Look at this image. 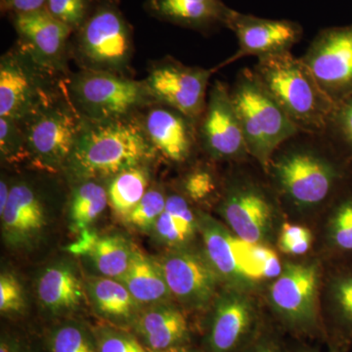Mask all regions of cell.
Instances as JSON below:
<instances>
[{"instance_id": "obj_32", "label": "cell", "mask_w": 352, "mask_h": 352, "mask_svg": "<svg viewBox=\"0 0 352 352\" xmlns=\"http://www.w3.org/2000/svg\"><path fill=\"white\" fill-rule=\"evenodd\" d=\"M50 352H97L94 329L82 322H62L51 330L47 338Z\"/></svg>"}, {"instance_id": "obj_40", "label": "cell", "mask_w": 352, "mask_h": 352, "mask_svg": "<svg viewBox=\"0 0 352 352\" xmlns=\"http://www.w3.org/2000/svg\"><path fill=\"white\" fill-rule=\"evenodd\" d=\"M251 259L256 282L276 279L283 270V266L280 263L276 252L263 244H252Z\"/></svg>"}, {"instance_id": "obj_30", "label": "cell", "mask_w": 352, "mask_h": 352, "mask_svg": "<svg viewBox=\"0 0 352 352\" xmlns=\"http://www.w3.org/2000/svg\"><path fill=\"white\" fill-rule=\"evenodd\" d=\"M330 310L340 351L352 346V265L331 280Z\"/></svg>"}, {"instance_id": "obj_3", "label": "cell", "mask_w": 352, "mask_h": 352, "mask_svg": "<svg viewBox=\"0 0 352 352\" xmlns=\"http://www.w3.org/2000/svg\"><path fill=\"white\" fill-rule=\"evenodd\" d=\"M254 72L298 131L323 134L336 105L300 58L291 51L258 58Z\"/></svg>"}, {"instance_id": "obj_27", "label": "cell", "mask_w": 352, "mask_h": 352, "mask_svg": "<svg viewBox=\"0 0 352 352\" xmlns=\"http://www.w3.org/2000/svg\"><path fill=\"white\" fill-rule=\"evenodd\" d=\"M197 230L198 215L190 201L179 192H168L166 208L152 231L155 239L173 249H179L193 239Z\"/></svg>"}, {"instance_id": "obj_35", "label": "cell", "mask_w": 352, "mask_h": 352, "mask_svg": "<svg viewBox=\"0 0 352 352\" xmlns=\"http://www.w3.org/2000/svg\"><path fill=\"white\" fill-rule=\"evenodd\" d=\"M219 179L208 166L190 168L180 180V192L190 203H204L214 198L219 192Z\"/></svg>"}, {"instance_id": "obj_21", "label": "cell", "mask_w": 352, "mask_h": 352, "mask_svg": "<svg viewBox=\"0 0 352 352\" xmlns=\"http://www.w3.org/2000/svg\"><path fill=\"white\" fill-rule=\"evenodd\" d=\"M36 298L51 316L74 314L88 302L85 277L75 261L62 259L50 264L36 282Z\"/></svg>"}, {"instance_id": "obj_19", "label": "cell", "mask_w": 352, "mask_h": 352, "mask_svg": "<svg viewBox=\"0 0 352 352\" xmlns=\"http://www.w3.org/2000/svg\"><path fill=\"white\" fill-rule=\"evenodd\" d=\"M205 256L220 279L233 286L254 282L251 263V245L233 235L230 229L212 215H198Z\"/></svg>"}, {"instance_id": "obj_26", "label": "cell", "mask_w": 352, "mask_h": 352, "mask_svg": "<svg viewBox=\"0 0 352 352\" xmlns=\"http://www.w3.org/2000/svg\"><path fill=\"white\" fill-rule=\"evenodd\" d=\"M142 308L170 302L173 296L157 259L134 250L131 265L120 280Z\"/></svg>"}, {"instance_id": "obj_16", "label": "cell", "mask_w": 352, "mask_h": 352, "mask_svg": "<svg viewBox=\"0 0 352 352\" xmlns=\"http://www.w3.org/2000/svg\"><path fill=\"white\" fill-rule=\"evenodd\" d=\"M157 261L171 295L180 305L203 309L212 302L220 278L206 256L179 248Z\"/></svg>"}, {"instance_id": "obj_13", "label": "cell", "mask_w": 352, "mask_h": 352, "mask_svg": "<svg viewBox=\"0 0 352 352\" xmlns=\"http://www.w3.org/2000/svg\"><path fill=\"white\" fill-rule=\"evenodd\" d=\"M335 105L352 95V25L329 28L300 57Z\"/></svg>"}, {"instance_id": "obj_47", "label": "cell", "mask_w": 352, "mask_h": 352, "mask_svg": "<svg viewBox=\"0 0 352 352\" xmlns=\"http://www.w3.org/2000/svg\"><path fill=\"white\" fill-rule=\"evenodd\" d=\"M300 352H318V351H303ZM331 352H344V351H340V349H336L335 351H332Z\"/></svg>"}, {"instance_id": "obj_31", "label": "cell", "mask_w": 352, "mask_h": 352, "mask_svg": "<svg viewBox=\"0 0 352 352\" xmlns=\"http://www.w3.org/2000/svg\"><path fill=\"white\" fill-rule=\"evenodd\" d=\"M327 239L333 252L352 256V183L336 198L329 217Z\"/></svg>"}, {"instance_id": "obj_39", "label": "cell", "mask_w": 352, "mask_h": 352, "mask_svg": "<svg viewBox=\"0 0 352 352\" xmlns=\"http://www.w3.org/2000/svg\"><path fill=\"white\" fill-rule=\"evenodd\" d=\"M280 250L291 256H302L312 245V233L307 227L285 222L279 237Z\"/></svg>"}, {"instance_id": "obj_11", "label": "cell", "mask_w": 352, "mask_h": 352, "mask_svg": "<svg viewBox=\"0 0 352 352\" xmlns=\"http://www.w3.org/2000/svg\"><path fill=\"white\" fill-rule=\"evenodd\" d=\"M219 212L236 237L248 244L263 245L272 228L274 203L254 178L230 176L224 184Z\"/></svg>"}, {"instance_id": "obj_4", "label": "cell", "mask_w": 352, "mask_h": 352, "mask_svg": "<svg viewBox=\"0 0 352 352\" xmlns=\"http://www.w3.org/2000/svg\"><path fill=\"white\" fill-rule=\"evenodd\" d=\"M134 53L133 29L118 0H95L71 38V57L80 69L129 76Z\"/></svg>"}, {"instance_id": "obj_37", "label": "cell", "mask_w": 352, "mask_h": 352, "mask_svg": "<svg viewBox=\"0 0 352 352\" xmlns=\"http://www.w3.org/2000/svg\"><path fill=\"white\" fill-rule=\"evenodd\" d=\"M97 352H149L133 333L106 324L94 329Z\"/></svg>"}, {"instance_id": "obj_23", "label": "cell", "mask_w": 352, "mask_h": 352, "mask_svg": "<svg viewBox=\"0 0 352 352\" xmlns=\"http://www.w3.org/2000/svg\"><path fill=\"white\" fill-rule=\"evenodd\" d=\"M132 329L149 352L183 346L189 339L186 316L171 302L143 308Z\"/></svg>"}, {"instance_id": "obj_5", "label": "cell", "mask_w": 352, "mask_h": 352, "mask_svg": "<svg viewBox=\"0 0 352 352\" xmlns=\"http://www.w3.org/2000/svg\"><path fill=\"white\" fill-rule=\"evenodd\" d=\"M230 97L250 156L265 170L278 148L300 131L261 85L254 69H241L230 87Z\"/></svg>"}, {"instance_id": "obj_38", "label": "cell", "mask_w": 352, "mask_h": 352, "mask_svg": "<svg viewBox=\"0 0 352 352\" xmlns=\"http://www.w3.org/2000/svg\"><path fill=\"white\" fill-rule=\"evenodd\" d=\"M95 0H46L45 9L74 32L87 19Z\"/></svg>"}, {"instance_id": "obj_34", "label": "cell", "mask_w": 352, "mask_h": 352, "mask_svg": "<svg viewBox=\"0 0 352 352\" xmlns=\"http://www.w3.org/2000/svg\"><path fill=\"white\" fill-rule=\"evenodd\" d=\"M166 198L168 191L154 183L124 221L139 232L152 233L157 219L166 208Z\"/></svg>"}, {"instance_id": "obj_12", "label": "cell", "mask_w": 352, "mask_h": 352, "mask_svg": "<svg viewBox=\"0 0 352 352\" xmlns=\"http://www.w3.org/2000/svg\"><path fill=\"white\" fill-rule=\"evenodd\" d=\"M197 129L200 149L212 161L241 162L251 157L227 83L217 80L210 85Z\"/></svg>"}, {"instance_id": "obj_41", "label": "cell", "mask_w": 352, "mask_h": 352, "mask_svg": "<svg viewBox=\"0 0 352 352\" xmlns=\"http://www.w3.org/2000/svg\"><path fill=\"white\" fill-rule=\"evenodd\" d=\"M24 308V291L20 282L10 273H2L0 276V312L2 315L17 314Z\"/></svg>"}, {"instance_id": "obj_45", "label": "cell", "mask_w": 352, "mask_h": 352, "mask_svg": "<svg viewBox=\"0 0 352 352\" xmlns=\"http://www.w3.org/2000/svg\"><path fill=\"white\" fill-rule=\"evenodd\" d=\"M0 352H25L19 342L9 338L2 337L0 342Z\"/></svg>"}, {"instance_id": "obj_33", "label": "cell", "mask_w": 352, "mask_h": 352, "mask_svg": "<svg viewBox=\"0 0 352 352\" xmlns=\"http://www.w3.org/2000/svg\"><path fill=\"white\" fill-rule=\"evenodd\" d=\"M322 135L352 166V95L335 106Z\"/></svg>"}, {"instance_id": "obj_46", "label": "cell", "mask_w": 352, "mask_h": 352, "mask_svg": "<svg viewBox=\"0 0 352 352\" xmlns=\"http://www.w3.org/2000/svg\"><path fill=\"white\" fill-rule=\"evenodd\" d=\"M161 352H199L196 351V349H191V347H188L183 344V346H178L175 347H171L170 349H166V351H161Z\"/></svg>"}, {"instance_id": "obj_1", "label": "cell", "mask_w": 352, "mask_h": 352, "mask_svg": "<svg viewBox=\"0 0 352 352\" xmlns=\"http://www.w3.org/2000/svg\"><path fill=\"white\" fill-rule=\"evenodd\" d=\"M265 171L278 193L300 208L323 205L352 183V166L321 134L300 132L288 139Z\"/></svg>"}, {"instance_id": "obj_29", "label": "cell", "mask_w": 352, "mask_h": 352, "mask_svg": "<svg viewBox=\"0 0 352 352\" xmlns=\"http://www.w3.org/2000/svg\"><path fill=\"white\" fill-rule=\"evenodd\" d=\"M151 164H141L107 180L109 206L124 220L151 187Z\"/></svg>"}, {"instance_id": "obj_43", "label": "cell", "mask_w": 352, "mask_h": 352, "mask_svg": "<svg viewBox=\"0 0 352 352\" xmlns=\"http://www.w3.org/2000/svg\"><path fill=\"white\" fill-rule=\"evenodd\" d=\"M13 177H9L6 175H2L0 180V212H3L9 197H10L11 187H12Z\"/></svg>"}, {"instance_id": "obj_44", "label": "cell", "mask_w": 352, "mask_h": 352, "mask_svg": "<svg viewBox=\"0 0 352 352\" xmlns=\"http://www.w3.org/2000/svg\"><path fill=\"white\" fill-rule=\"evenodd\" d=\"M248 352H283L276 342L263 339L256 342Z\"/></svg>"}, {"instance_id": "obj_6", "label": "cell", "mask_w": 352, "mask_h": 352, "mask_svg": "<svg viewBox=\"0 0 352 352\" xmlns=\"http://www.w3.org/2000/svg\"><path fill=\"white\" fill-rule=\"evenodd\" d=\"M76 112L87 122L133 117L156 104L144 80L105 72L80 69L65 80Z\"/></svg>"}, {"instance_id": "obj_7", "label": "cell", "mask_w": 352, "mask_h": 352, "mask_svg": "<svg viewBox=\"0 0 352 352\" xmlns=\"http://www.w3.org/2000/svg\"><path fill=\"white\" fill-rule=\"evenodd\" d=\"M67 78L39 63L16 41L0 58V118L22 124L63 91Z\"/></svg>"}, {"instance_id": "obj_8", "label": "cell", "mask_w": 352, "mask_h": 352, "mask_svg": "<svg viewBox=\"0 0 352 352\" xmlns=\"http://www.w3.org/2000/svg\"><path fill=\"white\" fill-rule=\"evenodd\" d=\"M82 122L65 87L53 100L20 124L25 132L28 166L50 175L63 173Z\"/></svg>"}, {"instance_id": "obj_36", "label": "cell", "mask_w": 352, "mask_h": 352, "mask_svg": "<svg viewBox=\"0 0 352 352\" xmlns=\"http://www.w3.org/2000/svg\"><path fill=\"white\" fill-rule=\"evenodd\" d=\"M0 157L7 166L29 164L24 129L15 120L0 118Z\"/></svg>"}, {"instance_id": "obj_25", "label": "cell", "mask_w": 352, "mask_h": 352, "mask_svg": "<svg viewBox=\"0 0 352 352\" xmlns=\"http://www.w3.org/2000/svg\"><path fill=\"white\" fill-rule=\"evenodd\" d=\"M90 307L104 321L120 328H132L143 309L120 280L90 275L85 277Z\"/></svg>"}, {"instance_id": "obj_10", "label": "cell", "mask_w": 352, "mask_h": 352, "mask_svg": "<svg viewBox=\"0 0 352 352\" xmlns=\"http://www.w3.org/2000/svg\"><path fill=\"white\" fill-rule=\"evenodd\" d=\"M217 69L187 66L170 56L154 61L144 82L157 104L199 122L207 104L210 76Z\"/></svg>"}, {"instance_id": "obj_2", "label": "cell", "mask_w": 352, "mask_h": 352, "mask_svg": "<svg viewBox=\"0 0 352 352\" xmlns=\"http://www.w3.org/2000/svg\"><path fill=\"white\" fill-rule=\"evenodd\" d=\"M139 115L106 122L83 120L64 168L66 179L107 182L129 168L154 163L157 155Z\"/></svg>"}, {"instance_id": "obj_20", "label": "cell", "mask_w": 352, "mask_h": 352, "mask_svg": "<svg viewBox=\"0 0 352 352\" xmlns=\"http://www.w3.org/2000/svg\"><path fill=\"white\" fill-rule=\"evenodd\" d=\"M256 324V310L245 294L231 289L214 302L206 336L208 352H236L244 346Z\"/></svg>"}, {"instance_id": "obj_42", "label": "cell", "mask_w": 352, "mask_h": 352, "mask_svg": "<svg viewBox=\"0 0 352 352\" xmlns=\"http://www.w3.org/2000/svg\"><path fill=\"white\" fill-rule=\"evenodd\" d=\"M46 0H0L2 14L16 15L45 8Z\"/></svg>"}, {"instance_id": "obj_14", "label": "cell", "mask_w": 352, "mask_h": 352, "mask_svg": "<svg viewBox=\"0 0 352 352\" xmlns=\"http://www.w3.org/2000/svg\"><path fill=\"white\" fill-rule=\"evenodd\" d=\"M319 270L315 263H287L271 285V307L289 327L311 332L317 325Z\"/></svg>"}, {"instance_id": "obj_17", "label": "cell", "mask_w": 352, "mask_h": 352, "mask_svg": "<svg viewBox=\"0 0 352 352\" xmlns=\"http://www.w3.org/2000/svg\"><path fill=\"white\" fill-rule=\"evenodd\" d=\"M226 28L235 34L238 50L224 65L234 63L243 57L258 58L289 52L302 38V28L289 20L264 19L231 11Z\"/></svg>"}, {"instance_id": "obj_28", "label": "cell", "mask_w": 352, "mask_h": 352, "mask_svg": "<svg viewBox=\"0 0 352 352\" xmlns=\"http://www.w3.org/2000/svg\"><path fill=\"white\" fill-rule=\"evenodd\" d=\"M69 183V227L80 234L89 229L108 207L107 182L89 178Z\"/></svg>"}, {"instance_id": "obj_9", "label": "cell", "mask_w": 352, "mask_h": 352, "mask_svg": "<svg viewBox=\"0 0 352 352\" xmlns=\"http://www.w3.org/2000/svg\"><path fill=\"white\" fill-rule=\"evenodd\" d=\"M13 177L10 197L1 217L2 237L11 249H28L36 244L48 226L50 207L55 196L51 176Z\"/></svg>"}, {"instance_id": "obj_18", "label": "cell", "mask_w": 352, "mask_h": 352, "mask_svg": "<svg viewBox=\"0 0 352 352\" xmlns=\"http://www.w3.org/2000/svg\"><path fill=\"white\" fill-rule=\"evenodd\" d=\"M139 116L157 157H163L168 163L184 164L192 159L197 149H200L198 122L182 113L156 103Z\"/></svg>"}, {"instance_id": "obj_24", "label": "cell", "mask_w": 352, "mask_h": 352, "mask_svg": "<svg viewBox=\"0 0 352 352\" xmlns=\"http://www.w3.org/2000/svg\"><path fill=\"white\" fill-rule=\"evenodd\" d=\"M67 250L87 258L99 276L120 280L131 265L135 247L122 236L99 235L87 229Z\"/></svg>"}, {"instance_id": "obj_15", "label": "cell", "mask_w": 352, "mask_h": 352, "mask_svg": "<svg viewBox=\"0 0 352 352\" xmlns=\"http://www.w3.org/2000/svg\"><path fill=\"white\" fill-rule=\"evenodd\" d=\"M18 43L36 60L58 75L68 76L73 31L55 19L45 8L9 16Z\"/></svg>"}, {"instance_id": "obj_22", "label": "cell", "mask_w": 352, "mask_h": 352, "mask_svg": "<svg viewBox=\"0 0 352 352\" xmlns=\"http://www.w3.org/2000/svg\"><path fill=\"white\" fill-rule=\"evenodd\" d=\"M145 9L157 20L206 34L226 28L232 11L222 0H147Z\"/></svg>"}]
</instances>
